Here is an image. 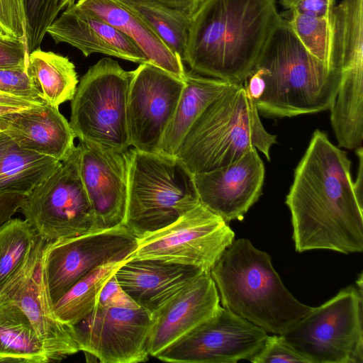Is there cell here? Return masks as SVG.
I'll list each match as a JSON object with an SVG mask.
<instances>
[{"label":"cell","mask_w":363,"mask_h":363,"mask_svg":"<svg viewBox=\"0 0 363 363\" xmlns=\"http://www.w3.org/2000/svg\"><path fill=\"white\" fill-rule=\"evenodd\" d=\"M347 153L316 130L286 197L296 252L363 251V203L354 192Z\"/></svg>","instance_id":"6da1fadb"},{"label":"cell","mask_w":363,"mask_h":363,"mask_svg":"<svg viewBox=\"0 0 363 363\" xmlns=\"http://www.w3.org/2000/svg\"><path fill=\"white\" fill-rule=\"evenodd\" d=\"M281 18L275 0H203L182 61L199 74L243 84Z\"/></svg>","instance_id":"7a4b0ae2"},{"label":"cell","mask_w":363,"mask_h":363,"mask_svg":"<svg viewBox=\"0 0 363 363\" xmlns=\"http://www.w3.org/2000/svg\"><path fill=\"white\" fill-rule=\"evenodd\" d=\"M341 78L313 56L281 18L243 85L258 111L292 117L330 110Z\"/></svg>","instance_id":"3957f363"},{"label":"cell","mask_w":363,"mask_h":363,"mask_svg":"<svg viewBox=\"0 0 363 363\" xmlns=\"http://www.w3.org/2000/svg\"><path fill=\"white\" fill-rule=\"evenodd\" d=\"M210 274L222 306L267 333L284 334L313 309L292 295L269 255L248 239L234 240Z\"/></svg>","instance_id":"277c9868"},{"label":"cell","mask_w":363,"mask_h":363,"mask_svg":"<svg viewBox=\"0 0 363 363\" xmlns=\"http://www.w3.org/2000/svg\"><path fill=\"white\" fill-rule=\"evenodd\" d=\"M276 139L263 126L243 84H235L202 112L175 156L196 174L231 164L252 147L269 161V150Z\"/></svg>","instance_id":"5b68a950"},{"label":"cell","mask_w":363,"mask_h":363,"mask_svg":"<svg viewBox=\"0 0 363 363\" xmlns=\"http://www.w3.org/2000/svg\"><path fill=\"white\" fill-rule=\"evenodd\" d=\"M123 225L137 238L172 223L200 203L194 174L175 155L128 150Z\"/></svg>","instance_id":"8992f818"},{"label":"cell","mask_w":363,"mask_h":363,"mask_svg":"<svg viewBox=\"0 0 363 363\" xmlns=\"http://www.w3.org/2000/svg\"><path fill=\"white\" fill-rule=\"evenodd\" d=\"M134 70L104 57L90 66L71 100L69 125L79 141L128 150V92Z\"/></svg>","instance_id":"52a82bcc"},{"label":"cell","mask_w":363,"mask_h":363,"mask_svg":"<svg viewBox=\"0 0 363 363\" xmlns=\"http://www.w3.org/2000/svg\"><path fill=\"white\" fill-rule=\"evenodd\" d=\"M281 335L311 363H363L362 287L342 289Z\"/></svg>","instance_id":"ba28073f"},{"label":"cell","mask_w":363,"mask_h":363,"mask_svg":"<svg viewBox=\"0 0 363 363\" xmlns=\"http://www.w3.org/2000/svg\"><path fill=\"white\" fill-rule=\"evenodd\" d=\"M79 147L24 196L19 211L37 236L46 242L104 229L84 187L79 169Z\"/></svg>","instance_id":"9c48e42d"},{"label":"cell","mask_w":363,"mask_h":363,"mask_svg":"<svg viewBox=\"0 0 363 363\" xmlns=\"http://www.w3.org/2000/svg\"><path fill=\"white\" fill-rule=\"evenodd\" d=\"M234 238L228 223L200 203L169 225L138 238L131 257L210 272Z\"/></svg>","instance_id":"30bf717a"},{"label":"cell","mask_w":363,"mask_h":363,"mask_svg":"<svg viewBox=\"0 0 363 363\" xmlns=\"http://www.w3.org/2000/svg\"><path fill=\"white\" fill-rule=\"evenodd\" d=\"M45 243L38 237L20 266L0 286V306H18L30 322L50 362H59L79 349L69 328L52 311L43 264Z\"/></svg>","instance_id":"8fae6325"},{"label":"cell","mask_w":363,"mask_h":363,"mask_svg":"<svg viewBox=\"0 0 363 363\" xmlns=\"http://www.w3.org/2000/svg\"><path fill=\"white\" fill-rule=\"evenodd\" d=\"M137 245V238L122 224L46 242L43 264L52 304L96 267L114 259L130 257Z\"/></svg>","instance_id":"7c38bea8"},{"label":"cell","mask_w":363,"mask_h":363,"mask_svg":"<svg viewBox=\"0 0 363 363\" xmlns=\"http://www.w3.org/2000/svg\"><path fill=\"white\" fill-rule=\"evenodd\" d=\"M152 315L138 306H102L68 327L79 351L101 363H138L149 359Z\"/></svg>","instance_id":"4fadbf2b"},{"label":"cell","mask_w":363,"mask_h":363,"mask_svg":"<svg viewBox=\"0 0 363 363\" xmlns=\"http://www.w3.org/2000/svg\"><path fill=\"white\" fill-rule=\"evenodd\" d=\"M267 332L220 306L216 313L172 343L155 357L174 363H235L250 360Z\"/></svg>","instance_id":"5bb4252c"},{"label":"cell","mask_w":363,"mask_h":363,"mask_svg":"<svg viewBox=\"0 0 363 363\" xmlns=\"http://www.w3.org/2000/svg\"><path fill=\"white\" fill-rule=\"evenodd\" d=\"M184 85L183 80L150 62L140 64L134 70L127 103L128 131L133 148L160 152Z\"/></svg>","instance_id":"9a60e30c"},{"label":"cell","mask_w":363,"mask_h":363,"mask_svg":"<svg viewBox=\"0 0 363 363\" xmlns=\"http://www.w3.org/2000/svg\"><path fill=\"white\" fill-rule=\"evenodd\" d=\"M79 169L94 213L104 228L123 225L128 200V150L79 141Z\"/></svg>","instance_id":"2e32d148"},{"label":"cell","mask_w":363,"mask_h":363,"mask_svg":"<svg viewBox=\"0 0 363 363\" xmlns=\"http://www.w3.org/2000/svg\"><path fill=\"white\" fill-rule=\"evenodd\" d=\"M200 203L227 223L242 220L262 194L264 166L252 147L228 165L194 174Z\"/></svg>","instance_id":"e0dca14e"},{"label":"cell","mask_w":363,"mask_h":363,"mask_svg":"<svg viewBox=\"0 0 363 363\" xmlns=\"http://www.w3.org/2000/svg\"><path fill=\"white\" fill-rule=\"evenodd\" d=\"M220 307L218 291L210 272H202L151 313L149 354L155 357L213 316Z\"/></svg>","instance_id":"ac0fdd59"},{"label":"cell","mask_w":363,"mask_h":363,"mask_svg":"<svg viewBox=\"0 0 363 363\" xmlns=\"http://www.w3.org/2000/svg\"><path fill=\"white\" fill-rule=\"evenodd\" d=\"M56 43H65L79 50L85 57L101 53L135 63L148 60L125 34L74 4L67 7L47 30Z\"/></svg>","instance_id":"d6986e66"},{"label":"cell","mask_w":363,"mask_h":363,"mask_svg":"<svg viewBox=\"0 0 363 363\" xmlns=\"http://www.w3.org/2000/svg\"><path fill=\"white\" fill-rule=\"evenodd\" d=\"M0 129L22 148L61 162L75 147L69 122L59 107L47 103L3 115Z\"/></svg>","instance_id":"ffe728a7"},{"label":"cell","mask_w":363,"mask_h":363,"mask_svg":"<svg viewBox=\"0 0 363 363\" xmlns=\"http://www.w3.org/2000/svg\"><path fill=\"white\" fill-rule=\"evenodd\" d=\"M202 272L194 267L130 257L114 275L125 292L152 313Z\"/></svg>","instance_id":"44dd1931"},{"label":"cell","mask_w":363,"mask_h":363,"mask_svg":"<svg viewBox=\"0 0 363 363\" xmlns=\"http://www.w3.org/2000/svg\"><path fill=\"white\" fill-rule=\"evenodd\" d=\"M75 5L106 21L128 37L148 62L183 80L186 69L173 53L138 15L118 0H78Z\"/></svg>","instance_id":"7402d4cb"},{"label":"cell","mask_w":363,"mask_h":363,"mask_svg":"<svg viewBox=\"0 0 363 363\" xmlns=\"http://www.w3.org/2000/svg\"><path fill=\"white\" fill-rule=\"evenodd\" d=\"M176 110L162 138L160 152L176 155L184 138L206 108L235 84L186 71Z\"/></svg>","instance_id":"603a6c76"},{"label":"cell","mask_w":363,"mask_h":363,"mask_svg":"<svg viewBox=\"0 0 363 363\" xmlns=\"http://www.w3.org/2000/svg\"><path fill=\"white\" fill-rule=\"evenodd\" d=\"M62 164L52 157L22 148L0 132V194L26 196Z\"/></svg>","instance_id":"cb8c5ba5"},{"label":"cell","mask_w":363,"mask_h":363,"mask_svg":"<svg viewBox=\"0 0 363 363\" xmlns=\"http://www.w3.org/2000/svg\"><path fill=\"white\" fill-rule=\"evenodd\" d=\"M27 72L45 103L59 107L73 99L79 81L68 57L39 48L30 53Z\"/></svg>","instance_id":"d4e9b609"},{"label":"cell","mask_w":363,"mask_h":363,"mask_svg":"<svg viewBox=\"0 0 363 363\" xmlns=\"http://www.w3.org/2000/svg\"><path fill=\"white\" fill-rule=\"evenodd\" d=\"M0 362H50L30 322L12 304L0 306Z\"/></svg>","instance_id":"484cf974"},{"label":"cell","mask_w":363,"mask_h":363,"mask_svg":"<svg viewBox=\"0 0 363 363\" xmlns=\"http://www.w3.org/2000/svg\"><path fill=\"white\" fill-rule=\"evenodd\" d=\"M128 258L104 263L79 280L52 304L57 320L69 327L90 313L105 284Z\"/></svg>","instance_id":"4316f807"},{"label":"cell","mask_w":363,"mask_h":363,"mask_svg":"<svg viewBox=\"0 0 363 363\" xmlns=\"http://www.w3.org/2000/svg\"><path fill=\"white\" fill-rule=\"evenodd\" d=\"M143 19L164 44L183 59L191 16L147 0H118Z\"/></svg>","instance_id":"83f0119b"},{"label":"cell","mask_w":363,"mask_h":363,"mask_svg":"<svg viewBox=\"0 0 363 363\" xmlns=\"http://www.w3.org/2000/svg\"><path fill=\"white\" fill-rule=\"evenodd\" d=\"M37 238L25 219L11 218L0 225V286L20 266Z\"/></svg>","instance_id":"f1b7e54d"},{"label":"cell","mask_w":363,"mask_h":363,"mask_svg":"<svg viewBox=\"0 0 363 363\" xmlns=\"http://www.w3.org/2000/svg\"><path fill=\"white\" fill-rule=\"evenodd\" d=\"M291 13L288 21L297 38L313 56L330 67L331 14L315 17L295 11Z\"/></svg>","instance_id":"f546056e"},{"label":"cell","mask_w":363,"mask_h":363,"mask_svg":"<svg viewBox=\"0 0 363 363\" xmlns=\"http://www.w3.org/2000/svg\"><path fill=\"white\" fill-rule=\"evenodd\" d=\"M26 27V43L28 52L40 48L48 27L65 7L63 0H24Z\"/></svg>","instance_id":"4dcf8cb0"},{"label":"cell","mask_w":363,"mask_h":363,"mask_svg":"<svg viewBox=\"0 0 363 363\" xmlns=\"http://www.w3.org/2000/svg\"><path fill=\"white\" fill-rule=\"evenodd\" d=\"M254 363H311L281 335H268L259 351L250 360Z\"/></svg>","instance_id":"1f68e13d"},{"label":"cell","mask_w":363,"mask_h":363,"mask_svg":"<svg viewBox=\"0 0 363 363\" xmlns=\"http://www.w3.org/2000/svg\"><path fill=\"white\" fill-rule=\"evenodd\" d=\"M0 91L45 103L34 87L27 68H0Z\"/></svg>","instance_id":"d6a6232c"},{"label":"cell","mask_w":363,"mask_h":363,"mask_svg":"<svg viewBox=\"0 0 363 363\" xmlns=\"http://www.w3.org/2000/svg\"><path fill=\"white\" fill-rule=\"evenodd\" d=\"M24 0H0V32L26 40Z\"/></svg>","instance_id":"836d02e7"},{"label":"cell","mask_w":363,"mask_h":363,"mask_svg":"<svg viewBox=\"0 0 363 363\" xmlns=\"http://www.w3.org/2000/svg\"><path fill=\"white\" fill-rule=\"evenodd\" d=\"M29 55L25 40L0 32V68H27Z\"/></svg>","instance_id":"e575fe53"},{"label":"cell","mask_w":363,"mask_h":363,"mask_svg":"<svg viewBox=\"0 0 363 363\" xmlns=\"http://www.w3.org/2000/svg\"><path fill=\"white\" fill-rule=\"evenodd\" d=\"M96 305L130 308L139 306L121 288L114 274L102 288Z\"/></svg>","instance_id":"d590c367"},{"label":"cell","mask_w":363,"mask_h":363,"mask_svg":"<svg viewBox=\"0 0 363 363\" xmlns=\"http://www.w3.org/2000/svg\"><path fill=\"white\" fill-rule=\"evenodd\" d=\"M334 0H296L291 11L315 17H325L331 14Z\"/></svg>","instance_id":"8d00e7d4"},{"label":"cell","mask_w":363,"mask_h":363,"mask_svg":"<svg viewBox=\"0 0 363 363\" xmlns=\"http://www.w3.org/2000/svg\"><path fill=\"white\" fill-rule=\"evenodd\" d=\"M24 196L17 193L0 194V225L19 211Z\"/></svg>","instance_id":"74e56055"},{"label":"cell","mask_w":363,"mask_h":363,"mask_svg":"<svg viewBox=\"0 0 363 363\" xmlns=\"http://www.w3.org/2000/svg\"><path fill=\"white\" fill-rule=\"evenodd\" d=\"M191 16L203 0H147Z\"/></svg>","instance_id":"f35d334b"},{"label":"cell","mask_w":363,"mask_h":363,"mask_svg":"<svg viewBox=\"0 0 363 363\" xmlns=\"http://www.w3.org/2000/svg\"><path fill=\"white\" fill-rule=\"evenodd\" d=\"M41 104H43L30 99L16 96L0 91V105L2 106L28 108Z\"/></svg>","instance_id":"ab89813d"},{"label":"cell","mask_w":363,"mask_h":363,"mask_svg":"<svg viewBox=\"0 0 363 363\" xmlns=\"http://www.w3.org/2000/svg\"><path fill=\"white\" fill-rule=\"evenodd\" d=\"M355 152L359 158V167L356 181L353 182V186L356 196L360 203H363V148L362 146L357 148Z\"/></svg>","instance_id":"60d3db41"},{"label":"cell","mask_w":363,"mask_h":363,"mask_svg":"<svg viewBox=\"0 0 363 363\" xmlns=\"http://www.w3.org/2000/svg\"><path fill=\"white\" fill-rule=\"evenodd\" d=\"M23 108H26L0 105V117L2 116L3 115L7 114V113H9L11 112L18 111H20ZM0 132H1V129H0Z\"/></svg>","instance_id":"b9f144b4"},{"label":"cell","mask_w":363,"mask_h":363,"mask_svg":"<svg viewBox=\"0 0 363 363\" xmlns=\"http://www.w3.org/2000/svg\"><path fill=\"white\" fill-rule=\"evenodd\" d=\"M296 1V0H280V3L284 8L290 10Z\"/></svg>","instance_id":"7bdbcfd3"},{"label":"cell","mask_w":363,"mask_h":363,"mask_svg":"<svg viewBox=\"0 0 363 363\" xmlns=\"http://www.w3.org/2000/svg\"><path fill=\"white\" fill-rule=\"evenodd\" d=\"M78 0H63L65 7H69L74 4Z\"/></svg>","instance_id":"ee69618b"}]
</instances>
